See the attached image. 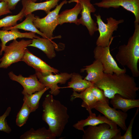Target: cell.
<instances>
[{"instance_id": "obj_5", "label": "cell", "mask_w": 139, "mask_h": 139, "mask_svg": "<svg viewBox=\"0 0 139 139\" xmlns=\"http://www.w3.org/2000/svg\"><path fill=\"white\" fill-rule=\"evenodd\" d=\"M67 2L66 0L62 1L54 10L50 11L44 18L35 16V19L33 21L34 25L46 38L52 40L55 38L53 37V32L59 25L58 16L59 12L62 6Z\"/></svg>"}, {"instance_id": "obj_29", "label": "cell", "mask_w": 139, "mask_h": 139, "mask_svg": "<svg viewBox=\"0 0 139 139\" xmlns=\"http://www.w3.org/2000/svg\"><path fill=\"white\" fill-rule=\"evenodd\" d=\"M11 110V107H8L3 115L0 116V131L8 134L11 132L12 130L8 124L6 118L8 116Z\"/></svg>"}, {"instance_id": "obj_18", "label": "cell", "mask_w": 139, "mask_h": 139, "mask_svg": "<svg viewBox=\"0 0 139 139\" xmlns=\"http://www.w3.org/2000/svg\"><path fill=\"white\" fill-rule=\"evenodd\" d=\"M75 2L76 4L73 8L65 10L59 14L58 21L59 25H62L65 23H73L79 25L78 16L82 10V6L78 0H71L69 3Z\"/></svg>"}, {"instance_id": "obj_17", "label": "cell", "mask_w": 139, "mask_h": 139, "mask_svg": "<svg viewBox=\"0 0 139 139\" xmlns=\"http://www.w3.org/2000/svg\"><path fill=\"white\" fill-rule=\"evenodd\" d=\"M37 37L34 32H21L18 29H12L9 31L0 30V39L1 41L0 44V56L2 55L6 44L8 41L18 38H26L32 39L37 38Z\"/></svg>"}, {"instance_id": "obj_28", "label": "cell", "mask_w": 139, "mask_h": 139, "mask_svg": "<svg viewBox=\"0 0 139 139\" xmlns=\"http://www.w3.org/2000/svg\"><path fill=\"white\" fill-rule=\"evenodd\" d=\"M30 109L25 102L23 103L16 116V123L17 125L21 127L27 121L29 115L31 113Z\"/></svg>"}, {"instance_id": "obj_2", "label": "cell", "mask_w": 139, "mask_h": 139, "mask_svg": "<svg viewBox=\"0 0 139 139\" xmlns=\"http://www.w3.org/2000/svg\"><path fill=\"white\" fill-rule=\"evenodd\" d=\"M42 106L43 120L48 125V129L54 136H60L69 118L67 108L54 99L51 94L46 96Z\"/></svg>"}, {"instance_id": "obj_3", "label": "cell", "mask_w": 139, "mask_h": 139, "mask_svg": "<svg viewBox=\"0 0 139 139\" xmlns=\"http://www.w3.org/2000/svg\"><path fill=\"white\" fill-rule=\"evenodd\" d=\"M135 29L127 44L120 46L116 55L118 62L130 71L133 77L139 76V24L134 23Z\"/></svg>"}, {"instance_id": "obj_8", "label": "cell", "mask_w": 139, "mask_h": 139, "mask_svg": "<svg viewBox=\"0 0 139 139\" xmlns=\"http://www.w3.org/2000/svg\"><path fill=\"white\" fill-rule=\"evenodd\" d=\"M93 108L98 111L108 119L115 123L122 130L126 131L127 127L126 120L128 117L126 112L116 110L109 106V103L105 101H97Z\"/></svg>"}, {"instance_id": "obj_34", "label": "cell", "mask_w": 139, "mask_h": 139, "mask_svg": "<svg viewBox=\"0 0 139 139\" xmlns=\"http://www.w3.org/2000/svg\"><path fill=\"white\" fill-rule=\"evenodd\" d=\"M32 1H33V2H36L37 1H38V0H40V1H42V0H31ZM45 1H48L49 0H45Z\"/></svg>"}, {"instance_id": "obj_13", "label": "cell", "mask_w": 139, "mask_h": 139, "mask_svg": "<svg viewBox=\"0 0 139 139\" xmlns=\"http://www.w3.org/2000/svg\"><path fill=\"white\" fill-rule=\"evenodd\" d=\"M82 6L80 14L81 16L79 19V25L81 24L87 28L90 36H92L98 31L97 23L91 16V13H94L96 9L91 2V0H78Z\"/></svg>"}, {"instance_id": "obj_32", "label": "cell", "mask_w": 139, "mask_h": 139, "mask_svg": "<svg viewBox=\"0 0 139 139\" xmlns=\"http://www.w3.org/2000/svg\"><path fill=\"white\" fill-rule=\"evenodd\" d=\"M12 13L9 9L7 2L4 1L0 2V16Z\"/></svg>"}, {"instance_id": "obj_33", "label": "cell", "mask_w": 139, "mask_h": 139, "mask_svg": "<svg viewBox=\"0 0 139 139\" xmlns=\"http://www.w3.org/2000/svg\"><path fill=\"white\" fill-rule=\"evenodd\" d=\"M21 0H0V2L4 1L7 2L10 10H14L18 2Z\"/></svg>"}, {"instance_id": "obj_12", "label": "cell", "mask_w": 139, "mask_h": 139, "mask_svg": "<svg viewBox=\"0 0 139 139\" xmlns=\"http://www.w3.org/2000/svg\"><path fill=\"white\" fill-rule=\"evenodd\" d=\"M8 75L11 80L18 82L22 86L23 89L22 93L23 95L32 94L46 87L38 80L36 74L24 77L21 74L17 75L12 71L9 72Z\"/></svg>"}, {"instance_id": "obj_26", "label": "cell", "mask_w": 139, "mask_h": 139, "mask_svg": "<svg viewBox=\"0 0 139 139\" xmlns=\"http://www.w3.org/2000/svg\"><path fill=\"white\" fill-rule=\"evenodd\" d=\"M49 89V88L47 86L42 90L36 92L34 93L23 95V101L29 107L31 112L35 111L38 108L41 98Z\"/></svg>"}, {"instance_id": "obj_31", "label": "cell", "mask_w": 139, "mask_h": 139, "mask_svg": "<svg viewBox=\"0 0 139 139\" xmlns=\"http://www.w3.org/2000/svg\"><path fill=\"white\" fill-rule=\"evenodd\" d=\"M91 89L97 101H105L109 103V99L106 97L103 90L94 85L91 87Z\"/></svg>"}, {"instance_id": "obj_16", "label": "cell", "mask_w": 139, "mask_h": 139, "mask_svg": "<svg viewBox=\"0 0 139 139\" xmlns=\"http://www.w3.org/2000/svg\"><path fill=\"white\" fill-rule=\"evenodd\" d=\"M60 0H49L45 2L36 3L31 0H22V8L24 10V16L36 11L42 10L44 11L47 14L52 9L58 5Z\"/></svg>"}, {"instance_id": "obj_30", "label": "cell", "mask_w": 139, "mask_h": 139, "mask_svg": "<svg viewBox=\"0 0 139 139\" xmlns=\"http://www.w3.org/2000/svg\"><path fill=\"white\" fill-rule=\"evenodd\" d=\"M138 108L137 107L135 114L131 120L128 127L124 134L121 136L120 133L116 136L114 139H132V128L134 119L138 113Z\"/></svg>"}, {"instance_id": "obj_14", "label": "cell", "mask_w": 139, "mask_h": 139, "mask_svg": "<svg viewBox=\"0 0 139 139\" xmlns=\"http://www.w3.org/2000/svg\"><path fill=\"white\" fill-rule=\"evenodd\" d=\"M21 61L33 67L36 71L40 73L43 76H47L53 73L56 74L59 72L58 70L51 67L33 55L27 48Z\"/></svg>"}, {"instance_id": "obj_22", "label": "cell", "mask_w": 139, "mask_h": 139, "mask_svg": "<svg viewBox=\"0 0 139 139\" xmlns=\"http://www.w3.org/2000/svg\"><path fill=\"white\" fill-rule=\"evenodd\" d=\"M91 87L87 88L80 93L73 91L71 96L72 100L77 98L82 99L83 101L81 106L85 108L88 111L93 108L94 105L97 101L92 92Z\"/></svg>"}, {"instance_id": "obj_1", "label": "cell", "mask_w": 139, "mask_h": 139, "mask_svg": "<svg viewBox=\"0 0 139 139\" xmlns=\"http://www.w3.org/2000/svg\"><path fill=\"white\" fill-rule=\"evenodd\" d=\"M93 85L103 90L108 99L118 94L124 98L135 99L139 89L134 77L126 73L118 74L104 73L103 78Z\"/></svg>"}, {"instance_id": "obj_7", "label": "cell", "mask_w": 139, "mask_h": 139, "mask_svg": "<svg viewBox=\"0 0 139 139\" xmlns=\"http://www.w3.org/2000/svg\"><path fill=\"white\" fill-rule=\"evenodd\" d=\"M110 45L105 47L97 46L93 51L95 60H98L101 63L105 74H118L126 73V69L119 67L111 54Z\"/></svg>"}, {"instance_id": "obj_27", "label": "cell", "mask_w": 139, "mask_h": 139, "mask_svg": "<svg viewBox=\"0 0 139 139\" xmlns=\"http://www.w3.org/2000/svg\"><path fill=\"white\" fill-rule=\"evenodd\" d=\"M24 16V10L22 8L18 14L7 16L0 19V28L14 26L17 24V21L22 20Z\"/></svg>"}, {"instance_id": "obj_24", "label": "cell", "mask_w": 139, "mask_h": 139, "mask_svg": "<svg viewBox=\"0 0 139 139\" xmlns=\"http://www.w3.org/2000/svg\"><path fill=\"white\" fill-rule=\"evenodd\" d=\"M54 136L48 129L45 127L35 130L31 128L21 135V139H55Z\"/></svg>"}, {"instance_id": "obj_10", "label": "cell", "mask_w": 139, "mask_h": 139, "mask_svg": "<svg viewBox=\"0 0 139 139\" xmlns=\"http://www.w3.org/2000/svg\"><path fill=\"white\" fill-rule=\"evenodd\" d=\"M93 5L106 8H117L121 6L132 13L135 17L134 23L139 24V0H102Z\"/></svg>"}, {"instance_id": "obj_4", "label": "cell", "mask_w": 139, "mask_h": 139, "mask_svg": "<svg viewBox=\"0 0 139 139\" xmlns=\"http://www.w3.org/2000/svg\"><path fill=\"white\" fill-rule=\"evenodd\" d=\"M32 42V40L22 39L18 41L13 40L8 46H6L4 53L0 59V68H7L12 64L21 61L27 47Z\"/></svg>"}, {"instance_id": "obj_6", "label": "cell", "mask_w": 139, "mask_h": 139, "mask_svg": "<svg viewBox=\"0 0 139 139\" xmlns=\"http://www.w3.org/2000/svg\"><path fill=\"white\" fill-rule=\"evenodd\" d=\"M94 15L96 18V22L99 33L96 42L97 46L105 47L110 45L114 37L112 36L113 32L117 30L118 25L123 23L124 20H117L110 17L107 18L106 23L102 21L99 14Z\"/></svg>"}, {"instance_id": "obj_21", "label": "cell", "mask_w": 139, "mask_h": 139, "mask_svg": "<svg viewBox=\"0 0 139 139\" xmlns=\"http://www.w3.org/2000/svg\"><path fill=\"white\" fill-rule=\"evenodd\" d=\"M110 102L114 108L121 109L125 112L131 109L139 107V99L124 98L118 94L111 99Z\"/></svg>"}, {"instance_id": "obj_20", "label": "cell", "mask_w": 139, "mask_h": 139, "mask_svg": "<svg viewBox=\"0 0 139 139\" xmlns=\"http://www.w3.org/2000/svg\"><path fill=\"white\" fill-rule=\"evenodd\" d=\"M28 46L35 47L41 50L50 59L55 57L56 56L54 43L51 40L47 38L38 36L37 38L32 39L31 43Z\"/></svg>"}, {"instance_id": "obj_9", "label": "cell", "mask_w": 139, "mask_h": 139, "mask_svg": "<svg viewBox=\"0 0 139 139\" xmlns=\"http://www.w3.org/2000/svg\"><path fill=\"white\" fill-rule=\"evenodd\" d=\"M120 128L113 129L106 123L99 124L98 126H89L84 130L83 139H114L121 133Z\"/></svg>"}, {"instance_id": "obj_11", "label": "cell", "mask_w": 139, "mask_h": 139, "mask_svg": "<svg viewBox=\"0 0 139 139\" xmlns=\"http://www.w3.org/2000/svg\"><path fill=\"white\" fill-rule=\"evenodd\" d=\"M38 79L45 87H48L50 89L51 94L54 96L58 95L60 93L59 89L63 88L59 87L57 84H65L70 79L72 73H61L55 75L51 74L44 76L39 72L36 71Z\"/></svg>"}, {"instance_id": "obj_25", "label": "cell", "mask_w": 139, "mask_h": 139, "mask_svg": "<svg viewBox=\"0 0 139 139\" xmlns=\"http://www.w3.org/2000/svg\"><path fill=\"white\" fill-rule=\"evenodd\" d=\"M71 79V81L68 83L67 86L64 88H72L73 91L81 92L94 85L90 82L83 79V77L77 73H72Z\"/></svg>"}, {"instance_id": "obj_15", "label": "cell", "mask_w": 139, "mask_h": 139, "mask_svg": "<svg viewBox=\"0 0 139 139\" xmlns=\"http://www.w3.org/2000/svg\"><path fill=\"white\" fill-rule=\"evenodd\" d=\"M89 115L85 119H82L78 121L74 124L73 127L79 130L84 131V128L86 126H94L103 123L108 124L110 128L113 129L118 128L117 125L114 122L110 120L105 116H101L99 114L97 116L95 113L92 112L91 110L88 111Z\"/></svg>"}, {"instance_id": "obj_19", "label": "cell", "mask_w": 139, "mask_h": 139, "mask_svg": "<svg viewBox=\"0 0 139 139\" xmlns=\"http://www.w3.org/2000/svg\"><path fill=\"white\" fill-rule=\"evenodd\" d=\"M81 70V72L85 71L87 73L85 80L93 84L101 80L103 78L104 73L103 67L101 62L95 60L91 64L84 66Z\"/></svg>"}, {"instance_id": "obj_23", "label": "cell", "mask_w": 139, "mask_h": 139, "mask_svg": "<svg viewBox=\"0 0 139 139\" xmlns=\"http://www.w3.org/2000/svg\"><path fill=\"white\" fill-rule=\"evenodd\" d=\"M25 16L26 18L25 20L20 23L12 27H3L2 30L6 31L14 29H21L34 32L40 35L43 38H46L43 34L34 25L33 21L36 18L34 14L32 13L27 15Z\"/></svg>"}]
</instances>
